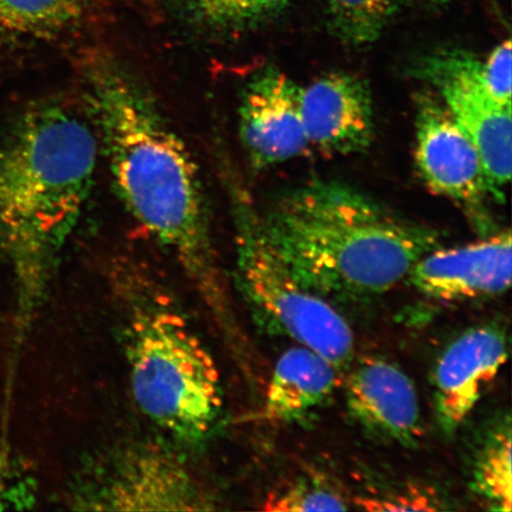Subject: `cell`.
<instances>
[{"label": "cell", "instance_id": "obj_1", "mask_svg": "<svg viewBox=\"0 0 512 512\" xmlns=\"http://www.w3.org/2000/svg\"><path fill=\"white\" fill-rule=\"evenodd\" d=\"M82 79L118 195L174 256L217 326L232 337V310L195 160L130 70L95 57L82 67Z\"/></svg>", "mask_w": 512, "mask_h": 512}, {"label": "cell", "instance_id": "obj_2", "mask_svg": "<svg viewBox=\"0 0 512 512\" xmlns=\"http://www.w3.org/2000/svg\"><path fill=\"white\" fill-rule=\"evenodd\" d=\"M260 220L274 251L324 296L386 293L440 246L437 230L336 181H312L286 192Z\"/></svg>", "mask_w": 512, "mask_h": 512}, {"label": "cell", "instance_id": "obj_3", "mask_svg": "<svg viewBox=\"0 0 512 512\" xmlns=\"http://www.w3.org/2000/svg\"><path fill=\"white\" fill-rule=\"evenodd\" d=\"M98 147L87 121L56 100L29 106L0 144V240L32 302L86 206Z\"/></svg>", "mask_w": 512, "mask_h": 512}, {"label": "cell", "instance_id": "obj_4", "mask_svg": "<svg viewBox=\"0 0 512 512\" xmlns=\"http://www.w3.org/2000/svg\"><path fill=\"white\" fill-rule=\"evenodd\" d=\"M111 275L134 400L171 437L200 443L215 430L223 408L214 357L170 294L142 268L119 265Z\"/></svg>", "mask_w": 512, "mask_h": 512}, {"label": "cell", "instance_id": "obj_5", "mask_svg": "<svg viewBox=\"0 0 512 512\" xmlns=\"http://www.w3.org/2000/svg\"><path fill=\"white\" fill-rule=\"evenodd\" d=\"M228 181L243 291L278 331L328 358L338 369L344 367L355 351L347 319L280 258L268 242L260 213L245 189L233 178Z\"/></svg>", "mask_w": 512, "mask_h": 512}, {"label": "cell", "instance_id": "obj_6", "mask_svg": "<svg viewBox=\"0 0 512 512\" xmlns=\"http://www.w3.org/2000/svg\"><path fill=\"white\" fill-rule=\"evenodd\" d=\"M69 503L87 511H207L216 501L174 452L155 444L121 450L76 485Z\"/></svg>", "mask_w": 512, "mask_h": 512}, {"label": "cell", "instance_id": "obj_7", "mask_svg": "<svg viewBox=\"0 0 512 512\" xmlns=\"http://www.w3.org/2000/svg\"><path fill=\"white\" fill-rule=\"evenodd\" d=\"M480 61L464 51L451 50L426 57L416 75L437 88L447 110L475 144L497 195L511 178V106L485 93L479 81Z\"/></svg>", "mask_w": 512, "mask_h": 512}, {"label": "cell", "instance_id": "obj_8", "mask_svg": "<svg viewBox=\"0 0 512 512\" xmlns=\"http://www.w3.org/2000/svg\"><path fill=\"white\" fill-rule=\"evenodd\" d=\"M415 162L427 187L475 213L486 201L502 200L486 174L475 144L438 94L421 95L415 120Z\"/></svg>", "mask_w": 512, "mask_h": 512}, {"label": "cell", "instance_id": "obj_9", "mask_svg": "<svg viewBox=\"0 0 512 512\" xmlns=\"http://www.w3.org/2000/svg\"><path fill=\"white\" fill-rule=\"evenodd\" d=\"M300 91L302 87L274 67L261 70L247 83L239 110V132L254 168H270L309 150Z\"/></svg>", "mask_w": 512, "mask_h": 512}, {"label": "cell", "instance_id": "obj_10", "mask_svg": "<svg viewBox=\"0 0 512 512\" xmlns=\"http://www.w3.org/2000/svg\"><path fill=\"white\" fill-rule=\"evenodd\" d=\"M510 230L462 247L434 248L416 261L407 279L422 296L439 303L498 296L511 285Z\"/></svg>", "mask_w": 512, "mask_h": 512}, {"label": "cell", "instance_id": "obj_11", "mask_svg": "<svg viewBox=\"0 0 512 512\" xmlns=\"http://www.w3.org/2000/svg\"><path fill=\"white\" fill-rule=\"evenodd\" d=\"M507 360V336L494 324L466 330L447 345L434 370L441 430L453 433L463 425Z\"/></svg>", "mask_w": 512, "mask_h": 512}, {"label": "cell", "instance_id": "obj_12", "mask_svg": "<svg viewBox=\"0 0 512 512\" xmlns=\"http://www.w3.org/2000/svg\"><path fill=\"white\" fill-rule=\"evenodd\" d=\"M300 108L310 147L328 155L367 151L375 136L373 99L358 76L337 72L300 91Z\"/></svg>", "mask_w": 512, "mask_h": 512}, {"label": "cell", "instance_id": "obj_13", "mask_svg": "<svg viewBox=\"0 0 512 512\" xmlns=\"http://www.w3.org/2000/svg\"><path fill=\"white\" fill-rule=\"evenodd\" d=\"M351 418L370 434L403 445L421 437V411L411 379L380 357L357 362L345 382Z\"/></svg>", "mask_w": 512, "mask_h": 512}, {"label": "cell", "instance_id": "obj_14", "mask_svg": "<svg viewBox=\"0 0 512 512\" xmlns=\"http://www.w3.org/2000/svg\"><path fill=\"white\" fill-rule=\"evenodd\" d=\"M339 384L338 368L328 358L297 345L275 364L262 418L293 424L306 420L329 402Z\"/></svg>", "mask_w": 512, "mask_h": 512}, {"label": "cell", "instance_id": "obj_15", "mask_svg": "<svg viewBox=\"0 0 512 512\" xmlns=\"http://www.w3.org/2000/svg\"><path fill=\"white\" fill-rule=\"evenodd\" d=\"M82 14L80 0H0V29L35 38H54Z\"/></svg>", "mask_w": 512, "mask_h": 512}, {"label": "cell", "instance_id": "obj_16", "mask_svg": "<svg viewBox=\"0 0 512 512\" xmlns=\"http://www.w3.org/2000/svg\"><path fill=\"white\" fill-rule=\"evenodd\" d=\"M407 0H330L329 27L351 46H367L380 38Z\"/></svg>", "mask_w": 512, "mask_h": 512}, {"label": "cell", "instance_id": "obj_17", "mask_svg": "<svg viewBox=\"0 0 512 512\" xmlns=\"http://www.w3.org/2000/svg\"><path fill=\"white\" fill-rule=\"evenodd\" d=\"M185 17L202 28L240 30L285 10L292 0H179Z\"/></svg>", "mask_w": 512, "mask_h": 512}, {"label": "cell", "instance_id": "obj_18", "mask_svg": "<svg viewBox=\"0 0 512 512\" xmlns=\"http://www.w3.org/2000/svg\"><path fill=\"white\" fill-rule=\"evenodd\" d=\"M511 431L499 428L480 452L473 471V486L491 509L511 511Z\"/></svg>", "mask_w": 512, "mask_h": 512}, {"label": "cell", "instance_id": "obj_19", "mask_svg": "<svg viewBox=\"0 0 512 512\" xmlns=\"http://www.w3.org/2000/svg\"><path fill=\"white\" fill-rule=\"evenodd\" d=\"M264 510L277 512L348 510L342 496L323 484L300 482L267 499Z\"/></svg>", "mask_w": 512, "mask_h": 512}, {"label": "cell", "instance_id": "obj_20", "mask_svg": "<svg viewBox=\"0 0 512 512\" xmlns=\"http://www.w3.org/2000/svg\"><path fill=\"white\" fill-rule=\"evenodd\" d=\"M511 60V41L507 40L479 63L478 76L485 93L503 106H511Z\"/></svg>", "mask_w": 512, "mask_h": 512}, {"label": "cell", "instance_id": "obj_21", "mask_svg": "<svg viewBox=\"0 0 512 512\" xmlns=\"http://www.w3.org/2000/svg\"><path fill=\"white\" fill-rule=\"evenodd\" d=\"M362 508L371 511H433L438 509L437 501L431 494L420 489L393 492L390 495L358 499Z\"/></svg>", "mask_w": 512, "mask_h": 512}, {"label": "cell", "instance_id": "obj_22", "mask_svg": "<svg viewBox=\"0 0 512 512\" xmlns=\"http://www.w3.org/2000/svg\"><path fill=\"white\" fill-rule=\"evenodd\" d=\"M431 2L439 4V3H445V2H447V0H431Z\"/></svg>", "mask_w": 512, "mask_h": 512}, {"label": "cell", "instance_id": "obj_23", "mask_svg": "<svg viewBox=\"0 0 512 512\" xmlns=\"http://www.w3.org/2000/svg\"><path fill=\"white\" fill-rule=\"evenodd\" d=\"M0 486H2V484H0Z\"/></svg>", "mask_w": 512, "mask_h": 512}]
</instances>
